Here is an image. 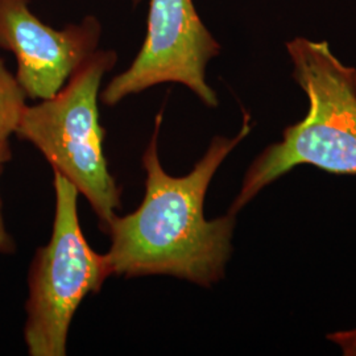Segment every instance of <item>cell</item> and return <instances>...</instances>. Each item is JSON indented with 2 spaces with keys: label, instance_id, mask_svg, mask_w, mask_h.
Returning <instances> with one entry per match:
<instances>
[{
  "label": "cell",
  "instance_id": "obj_1",
  "mask_svg": "<svg viewBox=\"0 0 356 356\" xmlns=\"http://www.w3.org/2000/svg\"><path fill=\"white\" fill-rule=\"evenodd\" d=\"M250 122L245 114L235 138H214L189 175L173 177L161 166L157 153L159 114L152 139L143 154L147 173L144 198L134 213L115 216L106 231L111 247L104 259L111 276L165 275L204 288L225 277L236 216L229 213L207 220L204 197L218 168L250 134Z\"/></svg>",
  "mask_w": 356,
  "mask_h": 356
},
{
  "label": "cell",
  "instance_id": "obj_2",
  "mask_svg": "<svg viewBox=\"0 0 356 356\" xmlns=\"http://www.w3.org/2000/svg\"><path fill=\"white\" fill-rule=\"evenodd\" d=\"M293 78L309 99L305 118L288 128L248 168L229 207L236 216L266 186L293 168L313 165L331 175L356 176V69L342 64L326 41L298 38L286 44Z\"/></svg>",
  "mask_w": 356,
  "mask_h": 356
},
{
  "label": "cell",
  "instance_id": "obj_3",
  "mask_svg": "<svg viewBox=\"0 0 356 356\" xmlns=\"http://www.w3.org/2000/svg\"><path fill=\"white\" fill-rule=\"evenodd\" d=\"M116 53L94 51L67 85L36 106H26L15 134L29 141L91 204L106 232L122 206V189L103 152L104 129L98 98L103 76L114 67Z\"/></svg>",
  "mask_w": 356,
  "mask_h": 356
},
{
  "label": "cell",
  "instance_id": "obj_4",
  "mask_svg": "<svg viewBox=\"0 0 356 356\" xmlns=\"http://www.w3.org/2000/svg\"><path fill=\"white\" fill-rule=\"evenodd\" d=\"M56 214L49 243L40 247L28 275L24 339L31 356L66 355L76 309L111 276L104 254L85 239L78 219L79 191L54 172Z\"/></svg>",
  "mask_w": 356,
  "mask_h": 356
},
{
  "label": "cell",
  "instance_id": "obj_5",
  "mask_svg": "<svg viewBox=\"0 0 356 356\" xmlns=\"http://www.w3.org/2000/svg\"><path fill=\"white\" fill-rule=\"evenodd\" d=\"M220 47L195 11L193 0H151L147 36L134 63L101 94L106 106L165 82L182 83L209 107L218 106L206 82V66Z\"/></svg>",
  "mask_w": 356,
  "mask_h": 356
},
{
  "label": "cell",
  "instance_id": "obj_6",
  "mask_svg": "<svg viewBox=\"0 0 356 356\" xmlns=\"http://www.w3.org/2000/svg\"><path fill=\"white\" fill-rule=\"evenodd\" d=\"M29 0H0V48L17 63L16 79L31 99H49L97 51L102 26L88 16L56 31L31 13Z\"/></svg>",
  "mask_w": 356,
  "mask_h": 356
},
{
  "label": "cell",
  "instance_id": "obj_7",
  "mask_svg": "<svg viewBox=\"0 0 356 356\" xmlns=\"http://www.w3.org/2000/svg\"><path fill=\"white\" fill-rule=\"evenodd\" d=\"M26 92L0 58V143L15 134L26 107Z\"/></svg>",
  "mask_w": 356,
  "mask_h": 356
},
{
  "label": "cell",
  "instance_id": "obj_8",
  "mask_svg": "<svg viewBox=\"0 0 356 356\" xmlns=\"http://www.w3.org/2000/svg\"><path fill=\"white\" fill-rule=\"evenodd\" d=\"M10 160H11L10 143H8V140L1 141L0 143V175L3 172L4 164L8 163ZM15 250H16V245H15V242H13L11 235L6 229L4 219H3V216H1V200H0V254H13Z\"/></svg>",
  "mask_w": 356,
  "mask_h": 356
},
{
  "label": "cell",
  "instance_id": "obj_9",
  "mask_svg": "<svg viewBox=\"0 0 356 356\" xmlns=\"http://www.w3.org/2000/svg\"><path fill=\"white\" fill-rule=\"evenodd\" d=\"M327 339L338 344L346 356H356V329L337 331L327 335Z\"/></svg>",
  "mask_w": 356,
  "mask_h": 356
}]
</instances>
